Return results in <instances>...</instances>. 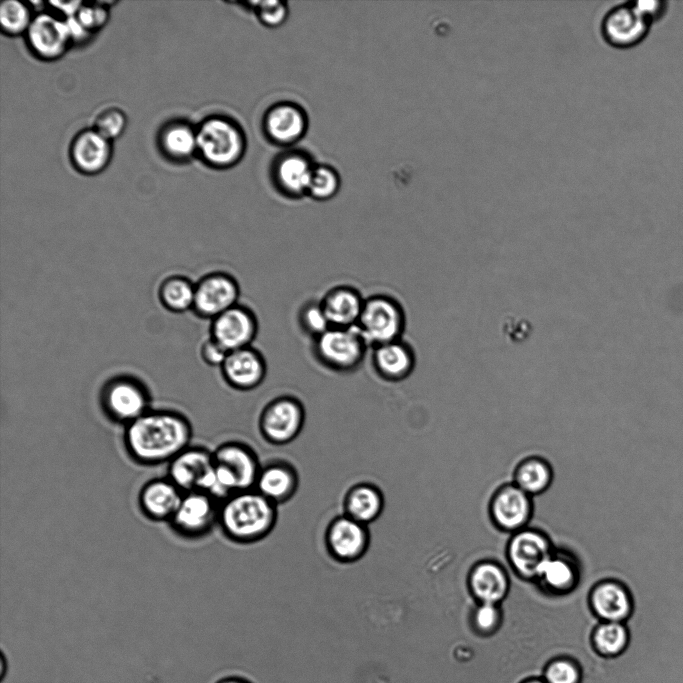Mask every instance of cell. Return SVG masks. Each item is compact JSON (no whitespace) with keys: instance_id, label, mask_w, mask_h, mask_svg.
<instances>
[{"instance_id":"1","label":"cell","mask_w":683,"mask_h":683,"mask_svg":"<svg viewBox=\"0 0 683 683\" xmlns=\"http://www.w3.org/2000/svg\"><path fill=\"white\" fill-rule=\"evenodd\" d=\"M193 437L189 420L172 410H148L125 425L123 444L129 457L142 466L168 464L188 448Z\"/></svg>"},{"instance_id":"2","label":"cell","mask_w":683,"mask_h":683,"mask_svg":"<svg viewBox=\"0 0 683 683\" xmlns=\"http://www.w3.org/2000/svg\"><path fill=\"white\" fill-rule=\"evenodd\" d=\"M276 520L277 505L254 488L220 501L218 526L233 542L249 544L262 540L273 530Z\"/></svg>"},{"instance_id":"3","label":"cell","mask_w":683,"mask_h":683,"mask_svg":"<svg viewBox=\"0 0 683 683\" xmlns=\"http://www.w3.org/2000/svg\"><path fill=\"white\" fill-rule=\"evenodd\" d=\"M214 487L211 495L222 501L228 496L253 489L261 469L254 450L239 441H227L213 451Z\"/></svg>"},{"instance_id":"4","label":"cell","mask_w":683,"mask_h":683,"mask_svg":"<svg viewBox=\"0 0 683 683\" xmlns=\"http://www.w3.org/2000/svg\"><path fill=\"white\" fill-rule=\"evenodd\" d=\"M197 152L210 166L228 168L242 158L246 141L241 128L224 117H210L196 130Z\"/></svg>"},{"instance_id":"5","label":"cell","mask_w":683,"mask_h":683,"mask_svg":"<svg viewBox=\"0 0 683 683\" xmlns=\"http://www.w3.org/2000/svg\"><path fill=\"white\" fill-rule=\"evenodd\" d=\"M369 348L402 339L406 315L400 302L386 294L365 298L356 325Z\"/></svg>"},{"instance_id":"6","label":"cell","mask_w":683,"mask_h":683,"mask_svg":"<svg viewBox=\"0 0 683 683\" xmlns=\"http://www.w3.org/2000/svg\"><path fill=\"white\" fill-rule=\"evenodd\" d=\"M368 345L357 327H330L313 339L312 353L325 368L337 373H351L363 363Z\"/></svg>"},{"instance_id":"7","label":"cell","mask_w":683,"mask_h":683,"mask_svg":"<svg viewBox=\"0 0 683 683\" xmlns=\"http://www.w3.org/2000/svg\"><path fill=\"white\" fill-rule=\"evenodd\" d=\"M305 423V408L302 402L291 395H282L270 400L261 410L259 430L263 438L274 445L293 441Z\"/></svg>"},{"instance_id":"8","label":"cell","mask_w":683,"mask_h":683,"mask_svg":"<svg viewBox=\"0 0 683 683\" xmlns=\"http://www.w3.org/2000/svg\"><path fill=\"white\" fill-rule=\"evenodd\" d=\"M219 505L220 501L207 492H185L168 524L183 538L204 537L218 525Z\"/></svg>"},{"instance_id":"9","label":"cell","mask_w":683,"mask_h":683,"mask_svg":"<svg viewBox=\"0 0 683 683\" xmlns=\"http://www.w3.org/2000/svg\"><path fill=\"white\" fill-rule=\"evenodd\" d=\"M184 493L204 491L211 495L214 487L213 453L206 447L190 445L166 465V474Z\"/></svg>"},{"instance_id":"10","label":"cell","mask_w":683,"mask_h":683,"mask_svg":"<svg viewBox=\"0 0 683 683\" xmlns=\"http://www.w3.org/2000/svg\"><path fill=\"white\" fill-rule=\"evenodd\" d=\"M101 402L105 413L114 421L127 425L149 410V397L144 386L130 377H117L103 388Z\"/></svg>"},{"instance_id":"11","label":"cell","mask_w":683,"mask_h":683,"mask_svg":"<svg viewBox=\"0 0 683 683\" xmlns=\"http://www.w3.org/2000/svg\"><path fill=\"white\" fill-rule=\"evenodd\" d=\"M650 23L635 1L621 2L604 13L600 33L610 45L625 48L640 42L646 36Z\"/></svg>"},{"instance_id":"12","label":"cell","mask_w":683,"mask_h":683,"mask_svg":"<svg viewBox=\"0 0 683 683\" xmlns=\"http://www.w3.org/2000/svg\"><path fill=\"white\" fill-rule=\"evenodd\" d=\"M258 330L255 312L238 303L211 320L210 337L229 353L252 346Z\"/></svg>"},{"instance_id":"13","label":"cell","mask_w":683,"mask_h":683,"mask_svg":"<svg viewBox=\"0 0 683 683\" xmlns=\"http://www.w3.org/2000/svg\"><path fill=\"white\" fill-rule=\"evenodd\" d=\"M240 286L226 272H212L195 284L193 311L200 317L214 319L239 303Z\"/></svg>"},{"instance_id":"14","label":"cell","mask_w":683,"mask_h":683,"mask_svg":"<svg viewBox=\"0 0 683 683\" xmlns=\"http://www.w3.org/2000/svg\"><path fill=\"white\" fill-rule=\"evenodd\" d=\"M370 542L367 525L342 514L328 524L325 545L328 553L338 562L352 563L366 553Z\"/></svg>"},{"instance_id":"15","label":"cell","mask_w":683,"mask_h":683,"mask_svg":"<svg viewBox=\"0 0 683 683\" xmlns=\"http://www.w3.org/2000/svg\"><path fill=\"white\" fill-rule=\"evenodd\" d=\"M220 370L230 387L238 391H251L264 381L267 363L259 350L249 346L229 352Z\"/></svg>"},{"instance_id":"16","label":"cell","mask_w":683,"mask_h":683,"mask_svg":"<svg viewBox=\"0 0 683 683\" xmlns=\"http://www.w3.org/2000/svg\"><path fill=\"white\" fill-rule=\"evenodd\" d=\"M184 492L166 475L148 479L137 494L143 516L153 522H169Z\"/></svg>"},{"instance_id":"17","label":"cell","mask_w":683,"mask_h":683,"mask_svg":"<svg viewBox=\"0 0 683 683\" xmlns=\"http://www.w3.org/2000/svg\"><path fill=\"white\" fill-rule=\"evenodd\" d=\"M26 35L32 51L45 60L61 57L71 41L66 21L47 13L33 17Z\"/></svg>"},{"instance_id":"18","label":"cell","mask_w":683,"mask_h":683,"mask_svg":"<svg viewBox=\"0 0 683 683\" xmlns=\"http://www.w3.org/2000/svg\"><path fill=\"white\" fill-rule=\"evenodd\" d=\"M308 119L296 104L283 102L272 106L264 116L266 135L276 144L290 145L299 141L307 130Z\"/></svg>"},{"instance_id":"19","label":"cell","mask_w":683,"mask_h":683,"mask_svg":"<svg viewBox=\"0 0 683 683\" xmlns=\"http://www.w3.org/2000/svg\"><path fill=\"white\" fill-rule=\"evenodd\" d=\"M371 362L375 373L382 380L400 382L413 372L416 357L412 347L399 339L372 348Z\"/></svg>"},{"instance_id":"20","label":"cell","mask_w":683,"mask_h":683,"mask_svg":"<svg viewBox=\"0 0 683 683\" xmlns=\"http://www.w3.org/2000/svg\"><path fill=\"white\" fill-rule=\"evenodd\" d=\"M365 298L350 285H337L319 300L331 327H355L360 318Z\"/></svg>"},{"instance_id":"21","label":"cell","mask_w":683,"mask_h":683,"mask_svg":"<svg viewBox=\"0 0 683 683\" xmlns=\"http://www.w3.org/2000/svg\"><path fill=\"white\" fill-rule=\"evenodd\" d=\"M110 141L95 129L78 133L70 147L74 167L84 174H97L104 170L111 158Z\"/></svg>"},{"instance_id":"22","label":"cell","mask_w":683,"mask_h":683,"mask_svg":"<svg viewBox=\"0 0 683 683\" xmlns=\"http://www.w3.org/2000/svg\"><path fill=\"white\" fill-rule=\"evenodd\" d=\"M298 485L296 469L286 461L275 460L261 466L254 489L278 505L290 500Z\"/></svg>"},{"instance_id":"23","label":"cell","mask_w":683,"mask_h":683,"mask_svg":"<svg viewBox=\"0 0 683 683\" xmlns=\"http://www.w3.org/2000/svg\"><path fill=\"white\" fill-rule=\"evenodd\" d=\"M509 556L520 574L526 577L538 576L542 565L550 557L549 544L541 534L523 531L512 539Z\"/></svg>"},{"instance_id":"24","label":"cell","mask_w":683,"mask_h":683,"mask_svg":"<svg viewBox=\"0 0 683 683\" xmlns=\"http://www.w3.org/2000/svg\"><path fill=\"white\" fill-rule=\"evenodd\" d=\"M593 613L606 622H625L633 612V602L625 587L613 581L597 585L590 598Z\"/></svg>"},{"instance_id":"25","label":"cell","mask_w":683,"mask_h":683,"mask_svg":"<svg viewBox=\"0 0 683 683\" xmlns=\"http://www.w3.org/2000/svg\"><path fill=\"white\" fill-rule=\"evenodd\" d=\"M315 166L302 153L283 155L275 164L274 176L280 189L289 196L307 194Z\"/></svg>"},{"instance_id":"26","label":"cell","mask_w":683,"mask_h":683,"mask_svg":"<svg viewBox=\"0 0 683 683\" xmlns=\"http://www.w3.org/2000/svg\"><path fill=\"white\" fill-rule=\"evenodd\" d=\"M343 508V514L368 525L381 515L384 508V497L375 485L358 483L347 491Z\"/></svg>"},{"instance_id":"27","label":"cell","mask_w":683,"mask_h":683,"mask_svg":"<svg viewBox=\"0 0 683 683\" xmlns=\"http://www.w3.org/2000/svg\"><path fill=\"white\" fill-rule=\"evenodd\" d=\"M492 511L501 527L508 530L521 527L530 515V501L527 493L519 487H505L495 497Z\"/></svg>"},{"instance_id":"28","label":"cell","mask_w":683,"mask_h":683,"mask_svg":"<svg viewBox=\"0 0 683 683\" xmlns=\"http://www.w3.org/2000/svg\"><path fill=\"white\" fill-rule=\"evenodd\" d=\"M471 588L481 603L496 604L505 597L508 580L499 566L482 563L471 574Z\"/></svg>"},{"instance_id":"29","label":"cell","mask_w":683,"mask_h":683,"mask_svg":"<svg viewBox=\"0 0 683 683\" xmlns=\"http://www.w3.org/2000/svg\"><path fill=\"white\" fill-rule=\"evenodd\" d=\"M160 146L169 158L186 160L197 152L196 130L182 122L169 124L161 132Z\"/></svg>"},{"instance_id":"30","label":"cell","mask_w":683,"mask_h":683,"mask_svg":"<svg viewBox=\"0 0 683 683\" xmlns=\"http://www.w3.org/2000/svg\"><path fill=\"white\" fill-rule=\"evenodd\" d=\"M195 284L183 276L167 277L159 286L161 304L169 311L182 313L193 308Z\"/></svg>"},{"instance_id":"31","label":"cell","mask_w":683,"mask_h":683,"mask_svg":"<svg viewBox=\"0 0 683 683\" xmlns=\"http://www.w3.org/2000/svg\"><path fill=\"white\" fill-rule=\"evenodd\" d=\"M592 640L600 654L617 656L627 648L629 632L623 622L602 621L594 630Z\"/></svg>"},{"instance_id":"32","label":"cell","mask_w":683,"mask_h":683,"mask_svg":"<svg viewBox=\"0 0 683 683\" xmlns=\"http://www.w3.org/2000/svg\"><path fill=\"white\" fill-rule=\"evenodd\" d=\"M33 18L24 3L17 0H5L0 5V23L2 31L8 35L26 33Z\"/></svg>"},{"instance_id":"33","label":"cell","mask_w":683,"mask_h":683,"mask_svg":"<svg viewBox=\"0 0 683 683\" xmlns=\"http://www.w3.org/2000/svg\"><path fill=\"white\" fill-rule=\"evenodd\" d=\"M340 187V178L336 170L328 165L315 166L307 194L319 201H325L336 195Z\"/></svg>"},{"instance_id":"34","label":"cell","mask_w":683,"mask_h":683,"mask_svg":"<svg viewBox=\"0 0 683 683\" xmlns=\"http://www.w3.org/2000/svg\"><path fill=\"white\" fill-rule=\"evenodd\" d=\"M550 478L549 468L538 460L527 461L517 472L519 488L526 493L541 492L548 486Z\"/></svg>"},{"instance_id":"35","label":"cell","mask_w":683,"mask_h":683,"mask_svg":"<svg viewBox=\"0 0 683 683\" xmlns=\"http://www.w3.org/2000/svg\"><path fill=\"white\" fill-rule=\"evenodd\" d=\"M539 577L550 587L562 590L568 588L575 579V573L571 565L559 558L549 557L542 565Z\"/></svg>"},{"instance_id":"36","label":"cell","mask_w":683,"mask_h":683,"mask_svg":"<svg viewBox=\"0 0 683 683\" xmlns=\"http://www.w3.org/2000/svg\"><path fill=\"white\" fill-rule=\"evenodd\" d=\"M298 322L301 329L312 339L331 327L319 301L305 303L299 311Z\"/></svg>"},{"instance_id":"37","label":"cell","mask_w":683,"mask_h":683,"mask_svg":"<svg viewBox=\"0 0 683 683\" xmlns=\"http://www.w3.org/2000/svg\"><path fill=\"white\" fill-rule=\"evenodd\" d=\"M126 123L125 114L120 109L109 108L96 117L93 129L111 141L123 133Z\"/></svg>"},{"instance_id":"38","label":"cell","mask_w":683,"mask_h":683,"mask_svg":"<svg viewBox=\"0 0 683 683\" xmlns=\"http://www.w3.org/2000/svg\"><path fill=\"white\" fill-rule=\"evenodd\" d=\"M580 678L581 672L575 662L559 658L546 667L543 680L546 683H579Z\"/></svg>"},{"instance_id":"39","label":"cell","mask_w":683,"mask_h":683,"mask_svg":"<svg viewBox=\"0 0 683 683\" xmlns=\"http://www.w3.org/2000/svg\"><path fill=\"white\" fill-rule=\"evenodd\" d=\"M258 20L267 27L275 28L282 25L288 16V7L283 1L251 2Z\"/></svg>"},{"instance_id":"40","label":"cell","mask_w":683,"mask_h":683,"mask_svg":"<svg viewBox=\"0 0 683 683\" xmlns=\"http://www.w3.org/2000/svg\"><path fill=\"white\" fill-rule=\"evenodd\" d=\"M501 609L493 603H481L472 611V622L475 628L484 634L494 632L501 622Z\"/></svg>"},{"instance_id":"41","label":"cell","mask_w":683,"mask_h":683,"mask_svg":"<svg viewBox=\"0 0 683 683\" xmlns=\"http://www.w3.org/2000/svg\"><path fill=\"white\" fill-rule=\"evenodd\" d=\"M78 21L86 28L89 32L98 29L105 25L108 19V12L106 7L100 3H95L92 5H84L79 10L76 15Z\"/></svg>"},{"instance_id":"42","label":"cell","mask_w":683,"mask_h":683,"mask_svg":"<svg viewBox=\"0 0 683 683\" xmlns=\"http://www.w3.org/2000/svg\"><path fill=\"white\" fill-rule=\"evenodd\" d=\"M227 354L228 352L211 337L203 342L200 349L201 358L210 366L221 367Z\"/></svg>"},{"instance_id":"43","label":"cell","mask_w":683,"mask_h":683,"mask_svg":"<svg viewBox=\"0 0 683 683\" xmlns=\"http://www.w3.org/2000/svg\"><path fill=\"white\" fill-rule=\"evenodd\" d=\"M635 3L651 22L666 11V2L662 0H637Z\"/></svg>"},{"instance_id":"44","label":"cell","mask_w":683,"mask_h":683,"mask_svg":"<svg viewBox=\"0 0 683 683\" xmlns=\"http://www.w3.org/2000/svg\"><path fill=\"white\" fill-rule=\"evenodd\" d=\"M49 4L59 10L65 16V19L75 17L83 6L82 1H52Z\"/></svg>"},{"instance_id":"45","label":"cell","mask_w":683,"mask_h":683,"mask_svg":"<svg viewBox=\"0 0 683 683\" xmlns=\"http://www.w3.org/2000/svg\"><path fill=\"white\" fill-rule=\"evenodd\" d=\"M71 41H82L87 39L89 35V31L83 27V25L78 21V19L75 17L65 19Z\"/></svg>"},{"instance_id":"46","label":"cell","mask_w":683,"mask_h":683,"mask_svg":"<svg viewBox=\"0 0 683 683\" xmlns=\"http://www.w3.org/2000/svg\"><path fill=\"white\" fill-rule=\"evenodd\" d=\"M216 683H250L249 681L235 676L225 677L218 680Z\"/></svg>"},{"instance_id":"47","label":"cell","mask_w":683,"mask_h":683,"mask_svg":"<svg viewBox=\"0 0 683 683\" xmlns=\"http://www.w3.org/2000/svg\"><path fill=\"white\" fill-rule=\"evenodd\" d=\"M524 683H546L543 679H531L527 680Z\"/></svg>"}]
</instances>
